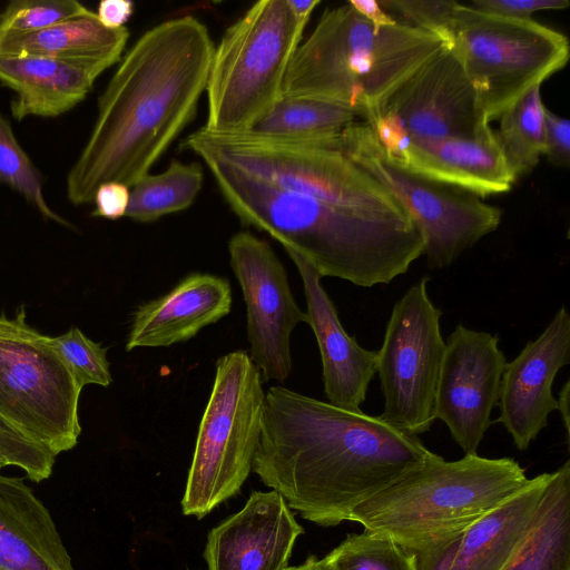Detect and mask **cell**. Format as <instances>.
Wrapping results in <instances>:
<instances>
[{
    "mask_svg": "<svg viewBox=\"0 0 570 570\" xmlns=\"http://www.w3.org/2000/svg\"><path fill=\"white\" fill-rule=\"evenodd\" d=\"M55 461L52 452L24 435L0 431V468L18 466L29 480L41 482L51 475Z\"/></svg>",
    "mask_w": 570,
    "mask_h": 570,
    "instance_id": "cell-34",
    "label": "cell"
},
{
    "mask_svg": "<svg viewBox=\"0 0 570 570\" xmlns=\"http://www.w3.org/2000/svg\"><path fill=\"white\" fill-rule=\"evenodd\" d=\"M229 263L246 304L249 356L264 382L284 383L292 372L291 335L306 313L297 305L284 265L271 245L249 232L228 240Z\"/></svg>",
    "mask_w": 570,
    "mask_h": 570,
    "instance_id": "cell-14",
    "label": "cell"
},
{
    "mask_svg": "<svg viewBox=\"0 0 570 570\" xmlns=\"http://www.w3.org/2000/svg\"><path fill=\"white\" fill-rule=\"evenodd\" d=\"M91 12L76 0H13L0 13V32H35Z\"/></svg>",
    "mask_w": 570,
    "mask_h": 570,
    "instance_id": "cell-31",
    "label": "cell"
},
{
    "mask_svg": "<svg viewBox=\"0 0 570 570\" xmlns=\"http://www.w3.org/2000/svg\"><path fill=\"white\" fill-rule=\"evenodd\" d=\"M181 147L202 160H218L277 188L336 207L375 217L412 218L380 181L347 157L342 134L292 141L250 132L217 135L199 128Z\"/></svg>",
    "mask_w": 570,
    "mask_h": 570,
    "instance_id": "cell-6",
    "label": "cell"
},
{
    "mask_svg": "<svg viewBox=\"0 0 570 570\" xmlns=\"http://www.w3.org/2000/svg\"><path fill=\"white\" fill-rule=\"evenodd\" d=\"M264 405L262 375L249 354L220 356L180 502L185 515L203 519L239 492L253 469Z\"/></svg>",
    "mask_w": 570,
    "mask_h": 570,
    "instance_id": "cell-8",
    "label": "cell"
},
{
    "mask_svg": "<svg viewBox=\"0 0 570 570\" xmlns=\"http://www.w3.org/2000/svg\"><path fill=\"white\" fill-rule=\"evenodd\" d=\"M505 364L498 335L460 324L445 342L434 414L464 454H478L491 425Z\"/></svg>",
    "mask_w": 570,
    "mask_h": 570,
    "instance_id": "cell-15",
    "label": "cell"
},
{
    "mask_svg": "<svg viewBox=\"0 0 570 570\" xmlns=\"http://www.w3.org/2000/svg\"><path fill=\"white\" fill-rule=\"evenodd\" d=\"M570 362V315L561 306L544 331L529 341L519 355L507 362L499 392L500 415L495 420L520 451L529 449L557 410L552 384L559 370Z\"/></svg>",
    "mask_w": 570,
    "mask_h": 570,
    "instance_id": "cell-16",
    "label": "cell"
},
{
    "mask_svg": "<svg viewBox=\"0 0 570 570\" xmlns=\"http://www.w3.org/2000/svg\"><path fill=\"white\" fill-rule=\"evenodd\" d=\"M229 282L208 273H193L165 295L145 302L131 314L126 350L161 347L186 342L229 314Z\"/></svg>",
    "mask_w": 570,
    "mask_h": 570,
    "instance_id": "cell-20",
    "label": "cell"
},
{
    "mask_svg": "<svg viewBox=\"0 0 570 570\" xmlns=\"http://www.w3.org/2000/svg\"><path fill=\"white\" fill-rule=\"evenodd\" d=\"M285 570H327L322 560L315 556L308 557L302 564L287 567Z\"/></svg>",
    "mask_w": 570,
    "mask_h": 570,
    "instance_id": "cell-42",
    "label": "cell"
},
{
    "mask_svg": "<svg viewBox=\"0 0 570 570\" xmlns=\"http://www.w3.org/2000/svg\"><path fill=\"white\" fill-rule=\"evenodd\" d=\"M307 22L287 0H262L224 31L209 68L203 129L247 132L274 107Z\"/></svg>",
    "mask_w": 570,
    "mask_h": 570,
    "instance_id": "cell-7",
    "label": "cell"
},
{
    "mask_svg": "<svg viewBox=\"0 0 570 570\" xmlns=\"http://www.w3.org/2000/svg\"><path fill=\"white\" fill-rule=\"evenodd\" d=\"M292 11L301 19L309 20L315 8L321 3L320 0H287Z\"/></svg>",
    "mask_w": 570,
    "mask_h": 570,
    "instance_id": "cell-41",
    "label": "cell"
},
{
    "mask_svg": "<svg viewBox=\"0 0 570 570\" xmlns=\"http://www.w3.org/2000/svg\"><path fill=\"white\" fill-rule=\"evenodd\" d=\"M304 532L276 491H254L245 505L207 534V570H285Z\"/></svg>",
    "mask_w": 570,
    "mask_h": 570,
    "instance_id": "cell-17",
    "label": "cell"
},
{
    "mask_svg": "<svg viewBox=\"0 0 570 570\" xmlns=\"http://www.w3.org/2000/svg\"><path fill=\"white\" fill-rule=\"evenodd\" d=\"M428 282L429 277H422L394 304L376 351L384 396L380 417L412 435L428 432L435 421V394L445 353L442 311L430 299Z\"/></svg>",
    "mask_w": 570,
    "mask_h": 570,
    "instance_id": "cell-12",
    "label": "cell"
},
{
    "mask_svg": "<svg viewBox=\"0 0 570 570\" xmlns=\"http://www.w3.org/2000/svg\"><path fill=\"white\" fill-rule=\"evenodd\" d=\"M51 344L71 371L80 389L88 384L109 386L112 379L107 348L88 338L78 327L51 337Z\"/></svg>",
    "mask_w": 570,
    "mask_h": 570,
    "instance_id": "cell-32",
    "label": "cell"
},
{
    "mask_svg": "<svg viewBox=\"0 0 570 570\" xmlns=\"http://www.w3.org/2000/svg\"><path fill=\"white\" fill-rule=\"evenodd\" d=\"M366 122L386 150L405 140L475 138L491 130L475 87L448 47L402 81Z\"/></svg>",
    "mask_w": 570,
    "mask_h": 570,
    "instance_id": "cell-13",
    "label": "cell"
},
{
    "mask_svg": "<svg viewBox=\"0 0 570 570\" xmlns=\"http://www.w3.org/2000/svg\"><path fill=\"white\" fill-rule=\"evenodd\" d=\"M548 160L559 167L570 163V122L546 108L544 153Z\"/></svg>",
    "mask_w": 570,
    "mask_h": 570,
    "instance_id": "cell-36",
    "label": "cell"
},
{
    "mask_svg": "<svg viewBox=\"0 0 570 570\" xmlns=\"http://www.w3.org/2000/svg\"><path fill=\"white\" fill-rule=\"evenodd\" d=\"M214 49L207 27L191 16L166 20L135 41L100 95L91 134L67 174L72 205L92 203L104 183L130 188L149 174L194 119Z\"/></svg>",
    "mask_w": 570,
    "mask_h": 570,
    "instance_id": "cell-2",
    "label": "cell"
},
{
    "mask_svg": "<svg viewBox=\"0 0 570 570\" xmlns=\"http://www.w3.org/2000/svg\"><path fill=\"white\" fill-rule=\"evenodd\" d=\"M100 75L89 68L38 56H0V85L13 92L16 120L55 118L86 99Z\"/></svg>",
    "mask_w": 570,
    "mask_h": 570,
    "instance_id": "cell-23",
    "label": "cell"
},
{
    "mask_svg": "<svg viewBox=\"0 0 570 570\" xmlns=\"http://www.w3.org/2000/svg\"><path fill=\"white\" fill-rule=\"evenodd\" d=\"M529 481L512 458L465 454L424 463L356 507L348 521L415 552L445 541L519 492Z\"/></svg>",
    "mask_w": 570,
    "mask_h": 570,
    "instance_id": "cell-5",
    "label": "cell"
},
{
    "mask_svg": "<svg viewBox=\"0 0 570 570\" xmlns=\"http://www.w3.org/2000/svg\"><path fill=\"white\" fill-rule=\"evenodd\" d=\"M552 478L532 479L456 535L412 552L416 570H502L523 539Z\"/></svg>",
    "mask_w": 570,
    "mask_h": 570,
    "instance_id": "cell-18",
    "label": "cell"
},
{
    "mask_svg": "<svg viewBox=\"0 0 570 570\" xmlns=\"http://www.w3.org/2000/svg\"><path fill=\"white\" fill-rule=\"evenodd\" d=\"M381 7L403 17L411 27L438 37L450 48L459 2L450 0H382Z\"/></svg>",
    "mask_w": 570,
    "mask_h": 570,
    "instance_id": "cell-33",
    "label": "cell"
},
{
    "mask_svg": "<svg viewBox=\"0 0 570 570\" xmlns=\"http://www.w3.org/2000/svg\"><path fill=\"white\" fill-rule=\"evenodd\" d=\"M342 148L407 210L424 237L430 268L451 265L501 223V210L463 188L415 174L394 159L374 130L358 121L342 132Z\"/></svg>",
    "mask_w": 570,
    "mask_h": 570,
    "instance_id": "cell-11",
    "label": "cell"
},
{
    "mask_svg": "<svg viewBox=\"0 0 570 570\" xmlns=\"http://www.w3.org/2000/svg\"><path fill=\"white\" fill-rule=\"evenodd\" d=\"M470 7L488 13L515 19H531V14L543 10H562L568 0H474Z\"/></svg>",
    "mask_w": 570,
    "mask_h": 570,
    "instance_id": "cell-35",
    "label": "cell"
},
{
    "mask_svg": "<svg viewBox=\"0 0 570 570\" xmlns=\"http://www.w3.org/2000/svg\"><path fill=\"white\" fill-rule=\"evenodd\" d=\"M130 188L118 181L101 184L95 193L92 216L110 220L126 216L129 206Z\"/></svg>",
    "mask_w": 570,
    "mask_h": 570,
    "instance_id": "cell-37",
    "label": "cell"
},
{
    "mask_svg": "<svg viewBox=\"0 0 570 570\" xmlns=\"http://www.w3.org/2000/svg\"><path fill=\"white\" fill-rule=\"evenodd\" d=\"M544 111L540 86H535L499 117L494 135L517 178L531 171L544 153Z\"/></svg>",
    "mask_w": 570,
    "mask_h": 570,
    "instance_id": "cell-28",
    "label": "cell"
},
{
    "mask_svg": "<svg viewBox=\"0 0 570 570\" xmlns=\"http://www.w3.org/2000/svg\"><path fill=\"white\" fill-rule=\"evenodd\" d=\"M358 121L364 119L341 106L282 97L247 132L274 139L315 141L337 136Z\"/></svg>",
    "mask_w": 570,
    "mask_h": 570,
    "instance_id": "cell-26",
    "label": "cell"
},
{
    "mask_svg": "<svg viewBox=\"0 0 570 570\" xmlns=\"http://www.w3.org/2000/svg\"><path fill=\"white\" fill-rule=\"evenodd\" d=\"M450 49L475 87L489 120L562 69L567 37L532 19H515L458 4Z\"/></svg>",
    "mask_w": 570,
    "mask_h": 570,
    "instance_id": "cell-10",
    "label": "cell"
},
{
    "mask_svg": "<svg viewBox=\"0 0 570 570\" xmlns=\"http://www.w3.org/2000/svg\"><path fill=\"white\" fill-rule=\"evenodd\" d=\"M386 151L415 174L481 197L505 193L517 180L492 129L475 138L405 140Z\"/></svg>",
    "mask_w": 570,
    "mask_h": 570,
    "instance_id": "cell-21",
    "label": "cell"
},
{
    "mask_svg": "<svg viewBox=\"0 0 570 570\" xmlns=\"http://www.w3.org/2000/svg\"><path fill=\"white\" fill-rule=\"evenodd\" d=\"M0 570H76L46 505L23 479L2 473Z\"/></svg>",
    "mask_w": 570,
    "mask_h": 570,
    "instance_id": "cell-22",
    "label": "cell"
},
{
    "mask_svg": "<svg viewBox=\"0 0 570 570\" xmlns=\"http://www.w3.org/2000/svg\"><path fill=\"white\" fill-rule=\"evenodd\" d=\"M502 570H570V461L552 472L538 510Z\"/></svg>",
    "mask_w": 570,
    "mask_h": 570,
    "instance_id": "cell-25",
    "label": "cell"
},
{
    "mask_svg": "<svg viewBox=\"0 0 570 570\" xmlns=\"http://www.w3.org/2000/svg\"><path fill=\"white\" fill-rule=\"evenodd\" d=\"M301 276L306 299L307 324L314 332L322 360L327 402L358 410L376 374L377 352L363 348L343 328L336 308L315 268L297 253L284 248Z\"/></svg>",
    "mask_w": 570,
    "mask_h": 570,
    "instance_id": "cell-19",
    "label": "cell"
},
{
    "mask_svg": "<svg viewBox=\"0 0 570 570\" xmlns=\"http://www.w3.org/2000/svg\"><path fill=\"white\" fill-rule=\"evenodd\" d=\"M135 10L129 0H102L97 8V19L106 28L119 29L131 18Z\"/></svg>",
    "mask_w": 570,
    "mask_h": 570,
    "instance_id": "cell-38",
    "label": "cell"
},
{
    "mask_svg": "<svg viewBox=\"0 0 570 570\" xmlns=\"http://www.w3.org/2000/svg\"><path fill=\"white\" fill-rule=\"evenodd\" d=\"M0 184L19 194L45 218L70 224L47 203L43 177L14 136L9 120L0 111Z\"/></svg>",
    "mask_w": 570,
    "mask_h": 570,
    "instance_id": "cell-30",
    "label": "cell"
},
{
    "mask_svg": "<svg viewBox=\"0 0 570 570\" xmlns=\"http://www.w3.org/2000/svg\"><path fill=\"white\" fill-rule=\"evenodd\" d=\"M204 183L199 163L174 159L157 174H148L130 187L126 216L138 223H151L193 205Z\"/></svg>",
    "mask_w": 570,
    "mask_h": 570,
    "instance_id": "cell-27",
    "label": "cell"
},
{
    "mask_svg": "<svg viewBox=\"0 0 570 570\" xmlns=\"http://www.w3.org/2000/svg\"><path fill=\"white\" fill-rule=\"evenodd\" d=\"M432 455L380 415L275 385L265 393L252 471L302 518L334 527Z\"/></svg>",
    "mask_w": 570,
    "mask_h": 570,
    "instance_id": "cell-1",
    "label": "cell"
},
{
    "mask_svg": "<svg viewBox=\"0 0 570 570\" xmlns=\"http://www.w3.org/2000/svg\"><path fill=\"white\" fill-rule=\"evenodd\" d=\"M0 431L1 432H17L10 425H8L3 420L0 419ZM19 433V432H18Z\"/></svg>",
    "mask_w": 570,
    "mask_h": 570,
    "instance_id": "cell-43",
    "label": "cell"
},
{
    "mask_svg": "<svg viewBox=\"0 0 570 570\" xmlns=\"http://www.w3.org/2000/svg\"><path fill=\"white\" fill-rule=\"evenodd\" d=\"M81 390L47 336L27 322L24 306L0 314V419L56 456L81 433Z\"/></svg>",
    "mask_w": 570,
    "mask_h": 570,
    "instance_id": "cell-9",
    "label": "cell"
},
{
    "mask_svg": "<svg viewBox=\"0 0 570 570\" xmlns=\"http://www.w3.org/2000/svg\"><path fill=\"white\" fill-rule=\"evenodd\" d=\"M348 3L362 17L377 27L390 26L396 22L391 14L385 11L379 1L375 0H351Z\"/></svg>",
    "mask_w": 570,
    "mask_h": 570,
    "instance_id": "cell-39",
    "label": "cell"
},
{
    "mask_svg": "<svg viewBox=\"0 0 570 570\" xmlns=\"http://www.w3.org/2000/svg\"><path fill=\"white\" fill-rule=\"evenodd\" d=\"M569 401H570V380H567L559 392V399L557 400V410L560 412V416L563 423V428L566 431L567 443L569 444V435H570V412H569Z\"/></svg>",
    "mask_w": 570,
    "mask_h": 570,
    "instance_id": "cell-40",
    "label": "cell"
},
{
    "mask_svg": "<svg viewBox=\"0 0 570 570\" xmlns=\"http://www.w3.org/2000/svg\"><path fill=\"white\" fill-rule=\"evenodd\" d=\"M321 560L327 570H416L411 551L367 530L347 535Z\"/></svg>",
    "mask_w": 570,
    "mask_h": 570,
    "instance_id": "cell-29",
    "label": "cell"
},
{
    "mask_svg": "<svg viewBox=\"0 0 570 570\" xmlns=\"http://www.w3.org/2000/svg\"><path fill=\"white\" fill-rule=\"evenodd\" d=\"M240 223L267 233L321 277L356 286L389 284L424 253L410 219L368 216L277 188L215 159L203 160Z\"/></svg>",
    "mask_w": 570,
    "mask_h": 570,
    "instance_id": "cell-3",
    "label": "cell"
},
{
    "mask_svg": "<svg viewBox=\"0 0 570 570\" xmlns=\"http://www.w3.org/2000/svg\"><path fill=\"white\" fill-rule=\"evenodd\" d=\"M128 38L126 27L106 28L91 12L35 32H0V56L47 57L101 75L120 61Z\"/></svg>",
    "mask_w": 570,
    "mask_h": 570,
    "instance_id": "cell-24",
    "label": "cell"
},
{
    "mask_svg": "<svg viewBox=\"0 0 570 570\" xmlns=\"http://www.w3.org/2000/svg\"><path fill=\"white\" fill-rule=\"evenodd\" d=\"M446 47L405 23L377 27L347 2L326 9L296 49L282 97L347 108L366 122L410 75Z\"/></svg>",
    "mask_w": 570,
    "mask_h": 570,
    "instance_id": "cell-4",
    "label": "cell"
}]
</instances>
